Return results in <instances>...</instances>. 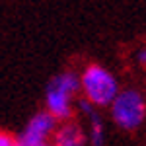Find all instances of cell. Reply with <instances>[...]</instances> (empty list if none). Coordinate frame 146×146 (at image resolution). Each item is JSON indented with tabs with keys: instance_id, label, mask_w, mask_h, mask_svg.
<instances>
[{
	"instance_id": "5b68a950",
	"label": "cell",
	"mask_w": 146,
	"mask_h": 146,
	"mask_svg": "<svg viewBox=\"0 0 146 146\" xmlns=\"http://www.w3.org/2000/svg\"><path fill=\"white\" fill-rule=\"evenodd\" d=\"M78 107H80V113L88 121V129H86L88 144L90 146H103L105 144V125H103V119L98 113V107H94L90 101H86V100L80 101Z\"/></svg>"
},
{
	"instance_id": "ba28073f",
	"label": "cell",
	"mask_w": 146,
	"mask_h": 146,
	"mask_svg": "<svg viewBox=\"0 0 146 146\" xmlns=\"http://www.w3.org/2000/svg\"><path fill=\"white\" fill-rule=\"evenodd\" d=\"M136 62H138L140 66L146 68V47H140V49L136 51Z\"/></svg>"
},
{
	"instance_id": "8992f818",
	"label": "cell",
	"mask_w": 146,
	"mask_h": 146,
	"mask_svg": "<svg viewBox=\"0 0 146 146\" xmlns=\"http://www.w3.org/2000/svg\"><path fill=\"white\" fill-rule=\"evenodd\" d=\"M53 146H88V135L78 123L64 121L53 136Z\"/></svg>"
},
{
	"instance_id": "277c9868",
	"label": "cell",
	"mask_w": 146,
	"mask_h": 146,
	"mask_svg": "<svg viewBox=\"0 0 146 146\" xmlns=\"http://www.w3.org/2000/svg\"><path fill=\"white\" fill-rule=\"evenodd\" d=\"M56 119L49 111H39L27 121L22 135L18 136L20 146H45L49 138H53L56 133Z\"/></svg>"
},
{
	"instance_id": "9c48e42d",
	"label": "cell",
	"mask_w": 146,
	"mask_h": 146,
	"mask_svg": "<svg viewBox=\"0 0 146 146\" xmlns=\"http://www.w3.org/2000/svg\"><path fill=\"white\" fill-rule=\"evenodd\" d=\"M45 146H53V144H45Z\"/></svg>"
},
{
	"instance_id": "6da1fadb",
	"label": "cell",
	"mask_w": 146,
	"mask_h": 146,
	"mask_svg": "<svg viewBox=\"0 0 146 146\" xmlns=\"http://www.w3.org/2000/svg\"><path fill=\"white\" fill-rule=\"evenodd\" d=\"M80 92L94 107H111L119 96V82L105 66L90 64L80 76Z\"/></svg>"
},
{
	"instance_id": "3957f363",
	"label": "cell",
	"mask_w": 146,
	"mask_h": 146,
	"mask_svg": "<svg viewBox=\"0 0 146 146\" xmlns=\"http://www.w3.org/2000/svg\"><path fill=\"white\" fill-rule=\"evenodd\" d=\"M113 123L123 131H136L146 121V100L138 90H121L109 107Z\"/></svg>"
},
{
	"instance_id": "7a4b0ae2",
	"label": "cell",
	"mask_w": 146,
	"mask_h": 146,
	"mask_svg": "<svg viewBox=\"0 0 146 146\" xmlns=\"http://www.w3.org/2000/svg\"><path fill=\"white\" fill-rule=\"evenodd\" d=\"M80 92V76L74 72H62L49 82L45 92L47 111L56 121H68L74 111V98Z\"/></svg>"
},
{
	"instance_id": "52a82bcc",
	"label": "cell",
	"mask_w": 146,
	"mask_h": 146,
	"mask_svg": "<svg viewBox=\"0 0 146 146\" xmlns=\"http://www.w3.org/2000/svg\"><path fill=\"white\" fill-rule=\"evenodd\" d=\"M0 146H20V142H18V138L12 136L10 133L0 131Z\"/></svg>"
}]
</instances>
